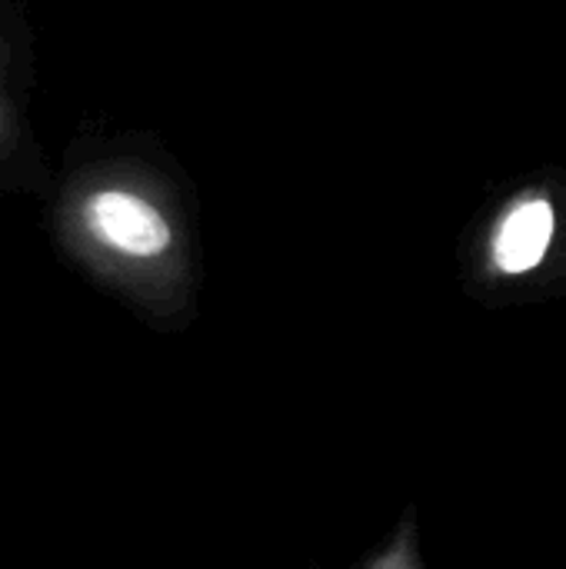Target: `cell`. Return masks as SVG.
<instances>
[{
  "label": "cell",
  "instance_id": "1",
  "mask_svg": "<svg viewBox=\"0 0 566 569\" xmlns=\"http://www.w3.org/2000/svg\"><path fill=\"white\" fill-rule=\"evenodd\" d=\"M73 240L127 277H153L177 260V227L160 200L127 180H97L73 197L67 213Z\"/></svg>",
  "mask_w": 566,
  "mask_h": 569
},
{
  "label": "cell",
  "instance_id": "2",
  "mask_svg": "<svg viewBox=\"0 0 566 569\" xmlns=\"http://www.w3.org/2000/svg\"><path fill=\"white\" fill-rule=\"evenodd\" d=\"M557 243V203L544 190L517 193L487 237V267L497 277L534 273Z\"/></svg>",
  "mask_w": 566,
  "mask_h": 569
},
{
  "label": "cell",
  "instance_id": "3",
  "mask_svg": "<svg viewBox=\"0 0 566 569\" xmlns=\"http://www.w3.org/2000/svg\"><path fill=\"white\" fill-rule=\"evenodd\" d=\"M10 130H13V123H10V110H7V103H3V97H0V143H7Z\"/></svg>",
  "mask_w": 566,
  "mask_h": 569
}]
</instances>
